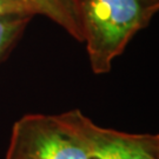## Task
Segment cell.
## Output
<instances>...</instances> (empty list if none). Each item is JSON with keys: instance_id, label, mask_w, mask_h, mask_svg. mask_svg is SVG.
<instances>
[{"instance_id": "6da1fadb", "label": "cell", "mask_w": 159, "mask_h": 159, "mask_svg": "<svg viewBox=\"0 0 159 159\" xmlns=\"http://www.w3.org/2000/svg\"><path fill=\"white\" fill-rule=\"evenodd\" d=\"M87 56L93 73H107L132 37L146 27L159 0H79Z\"/></svg>"}, {"instance_id": "7a4b0ae2", "label": "cell", "mask_w": 159, "mask_h": 159, "mask_svg": "<svg viewBox=\"0 0 159 159\" xmlns=\"http://www.w3.org/2000/svg\"><path fill=\"white\" fill-rule=\"evenodd\" d=\"M90 159H159V137L105 129L74 108L56 114Z\"/></svg>"}, {"instance_id": "277c9868", "label": "cell", "mask_w": 159, "mask_h": 159, "mask_svg": "<svg viewBox=\"0 0 159 159\" xmlns=\"http://www.w3.org/2000/svg\"><path fill=\"white\" fill-rule=\"evenodd\" d=\"M38 14H43L64 29L72 38L83 43L84 32L79 0H29Z\"/></svg>"}, {"instance_id": "5b68a950", "label": "cell", "mask_w": 159, "mask_h": 159, "mask_svg": "<svg viewBox=\"0 0 159 159\" xmlns=\"http://www.w3.org/2000/svg\"><path fill=\"white\" fill-rule=\"evenodd\" d=\"M32 18V14L0 16V63L10 56Z\"/></svg>"}, {"instance_id": "3957f363", "label": "cell", "mask_w": 159, "mask_h": 159, "mask_svg": "<svg viewBox=\"0 0 159 159\" xmlns=\"http://www.w3.org/2000/svg\"><path fill=\"white\" fill-rule=\"evenodd\" d=\"M6 159H90L57 116L25 114L13 124Z\"/></svg>"}, {"instance_id": "8992f818", "label": "cell", "mask_w": 159, "mask_h": 159, "mask_svg": "<svg viewBox=\"0 0 159 159\" xmlns=\"http://www.w3.org/2000/svg\"><path fill=\"white\" fill-rule=\"evenodd\" d=\"M5 14H38L29 0H0V16Z\"/></svg>"}]
</instances>
